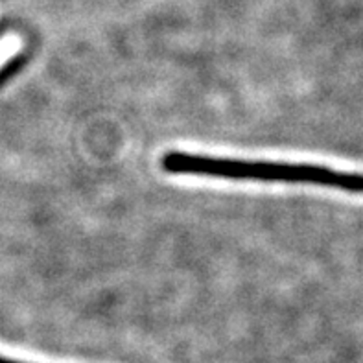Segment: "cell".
I'll use <instances>...</instances> for the list:
<instances>
[{
  "label": "cell",
  "instance_id": "1",
  "mask_svg": "<svg viewBox=\"0 0 363 363\" xmlns=\"http://www.w3.org/2000/svg\"><path fill=\"white\" fill-rule=\"evenodd\" d=\"M162 168L170 174L208 175V177L242 181L304 183L363 194V174L332 170V168L315 164L236 161V159H218V157L170 152L162 157Z\"/></svg>",
  "mask_w": 363,
  "mask_h": 363
},
{
  "label": "cell",
  "instance_id": "2",
  "mask_svg": "<svg viewBox=\"0 0 363 363\" xmlns=\"http://www.w3.org/2000/svg\"><path fill=\"white\" fill-rule=\"evenodd\" d=\"M0 35H2V32H0Z\"/></svg>",
  "mask_w": 363,
  "mask_h": 363
}]
</instances>
